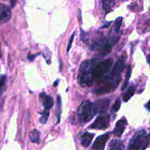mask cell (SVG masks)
<instances>
[{
    "label": "cell",
    "instance_id": "13",
    "mask_svg": "<svg viewBox=\"0 0 150 150\" xmlns=\"http://www.w3.org/2000/svg\"><path fill=\"white\" fill-rule=\"evenodd\" d=\"M103 9L106 13L112 11L115 5V0H102Z\"/></svg>",
    "mask_w": 150,
    "mask_h": 150
},
{
    "label": "cell",
    "instance_id": "14",
    "mask_svg": "<svg viewBox=\"0 0 150 150\" xmlns=\"http://www.w3.org/2000/svg\"><path fill=\"white\" fill-rule=\"evenodd\" d=\"M30 138L32 143H35V144H39L40 143V132L34 129L32 131H31L30 134Z\"/></svg>",
    "mask_w": 150,
    "mask_h": 150
},
{
    "label": "cell",
    "instance_id": "26",
    "mask_svg": "<svg viewBox=\"0 0 150 150\" xmlns=\"http://www.w3.org/2000/svg\"><path fill=\"white\" fill-rule=\"evenodd\" d=\"M2 57V52H1V47H0V58Z\"/></svg>",
    "mask_w": 150,
    "mask_h": 150
},
{
    "label": "cell",
    "instance_id": "21",
    "mask_svg": "<svg viewBox=\"0 0 150 150\" xmlns=\"http://www.w3.org/2000/svg\"><path fill=\"white\" fill-rule=\"evenodd\" d=\"M75 32H74V33H73V35H71V37H70V40H69V43H68V45H67V53L69 52L70 48H71V46H72V43H73V41L74 37H75Z\"/></svg>",
    "mask_w": 150,
    "mask_h": 150
},
{
    "label": "cell",
    "instance_id": "20",
    "mask_svg": "<svg viewBox=\"0 0 150 150\" xmlns=\"http://www.w3.org/2000/svg\"><path fill=\"white\" fill-rule=\"evenodd\" d=\"M120 107H121V99L119 98V99L115 102L114 105H113L112 108H111V113H116L119 110Z\"/></svg>",
    "mask_w": 150,
    "mask_h": 150
},
{
    "label": "cell",
    "instance_id": "8",
    "mask_svg": "<svg viewBox=\"0 0 150 150\" xmlns=\"http://www.w3.org/2000/svg\"><path fill=\"white\" fill-rule=\"evenodd\" d=\"M127 125V121L124 117L122 118L116 122L115 128L114 130V135L117 138H120L122 135L126 126Z\"/></svg>",
    "mask_w": 150,
    "mask_h": 150
},
{
    "label": "cell",
    "instance_id": "7",
    "mask_svg": "<svg viewBox=\"0 0 150 150\" xmlns=\"http://www.w3.org/2000/svg\"><path fill=\"white\" fill-rule=\"evenodd\" d=\"M12 17V11L8 6L0 3V23L7 22Z\"/></svg>",
    "mask_w": 150,
    "mask_h": 150
},
{
    "label": "cell",
    "instance_id": "5",
    "mask_svg": "<svg viewBox=\"0 0 150 150\" xmlns=\"http://www.w3.org/2000/svg\"><path fill=\"white\" fill-rule=\"evenodd\" d=\"M110 116L107 114L101 113L96 119V120L89 127V129L95 130H106L109 127Z\"/></svg>",
    "mask_w": 150,
    "mask_h": 150
},
{
    "label": "cell",
    "instance_id": "23",
    "mask_svg": "<svg viewBox=\"0 0 150 150\" xmlns=\"http://www.w3.org/2000/svg\"><path fill=\"white\" fill-rule=\"evenodd\" d=\"M146 108L148 110V111H150V100L147 102V104L146 105Z\"/></svg>",
    "mask_w": 150,
    "mask_h": 150
},
{
    "label": "cell",
    "instance_id": "25",
    "mask_svg": "<svg viewBox=\"0 0 150 150\" xmlns=\"http://www.w3.org/2000/svg\"><path fill=\"white\" fill-rule=\"evenodd\" d=\"M58 83H59V79H58V80H57V81H56V83H54V86H56V85H57V84H58Z\"/></svg>",
    "mask_w": 150,
    "mask_h": 150
},
{
    "label": "cell",
    "instance_id": "10",
    "mask_svg": "<svg viewBox=\"0 0 150 150\" xmlns=\"http://www.w3.org/2000/svg\"><path fill=\"white\" fill-rule=\"evenodd\" d=\"M110 102H111V100H109L108 99L96 101V102H95V105L98 113H104L106 111V110L108 108Z\"/></svg>",
    "mask_w": 150,
    "mask_h": 150
},
{
    "label": "cell",
    "instance_id": "17",
    "mask_svg": "<svg viewBox=\"0 0 150 150\" xmlns=\"http://www.w3.org/2000/svg\"><path fill=\"white\" fill-rule=\"evenodd\" d=\"M131 73H132V69H131V66H128V68H127V73H126L125 79H124V83H123L122 85V90H124L127 87V85H128V83H129V79L131 76Z\"/></svg>",
    "mask_w": 150,
    "mask_h": 150
},
{
    "label": "cell",
    "instance_id": "16",
    "mask_svg": "<svg viewBox=\"0 0 150 150\" xmlns=\"http://www.w3.org/2000/svg\"><path fill=\"white\" fill-rule=\"evenodd\" d=\"M7 77L6 75H1L0 76V96L3 94L4 91L6 89Z\"/></svg>",
    "mask_w": 150,
    "mask_h": 150
},
{
    "label": "cell",
    "instance_id": "2",
    "mask_svg": "<svg viewBox=\"0 0 150 150\" xmlns=\"http://www.w3.org/2000/svg\"><path fill=\"white\" fill-rule=\"evenodd\" d=\"M98 60L93 59L83 61L79 68L78 74V83L82 86H91L94 83L92 77V70L97 63Z\"/></svg>",
    "mask_w": 150,
    "mask_h": 150
},
{
    "label": "cell",
    "instance_id": "22",
    "mask_svg": "<svg viewBox=\"0 0 150 150\" xmlns=\"http://www.w3.org/2000/svg\"><path fill=\"white\" fill-rule=\"evenodd\" d=\"M10 4H11V7H14L15 4H16L17 0H10Z\"/></svg>",
    "mask_w": 150,
    "mask_h": 150
},
{
    "label": "cell",
    "instance_id": "11",
    "mask_svg": "<svg viewBox=\"0 0 150 150\" xmlns=\"http://www.w3.org/2000/svg\"><path fill=\"white\" fill-rule=\"evenodd\" d=\"M95 134L90 133V132H84L81 136V143L83 147L87 148L91 144L92 139H93Z\"/></svg>",
    "mask_w": 150,
    "mask_h": 150
},
{
    "label": "cell",
    "instance_id": "19",
    "mask_svg": "<svg viewBox=\"0 0 150 150\" xmlns=\"http://www.w3.org/2000/svg\"><path fill=\"white\" fill-rule=\"evenodd\" d=\"M49 110H46V109H44V111L42 113H41V115L42 116L40 119V121L42 123V124H46V122H47L49 116Z\"/></svg>",
    "mask_w": 150,
    "mask_h": 150
},
{
    "label": "cell",
    "instance_id": "9",
    "mask_svg": "<svg viewBox=\"0 0 150 150\" xmlns=\"http://www.w3.org/2000/svg\"><path fill=\"white\" fill-rule=\"evenodd\" d=\"M39 98L42 102V105L46 110H50L54 106V101L52 96H49L45 92H42L39 95Z\"/></svg>",
    "mask_w": 150,
    "mask_h": 150
},
{
    "label": "cell",
    "instance_id": "12",
    "mask_svg": "<svg viewBox=\"0 0 150 150\" xmlns=\"http://www.w3.org/2000/svg\"><path fill=\"white\" fill-rule=\"evenodd\" d=\"M109 150H124V145L122 140L113 139L110 142Z\"/></svg>",
    "mask_w": 150,
    "mask_h": 150
},
{
    "label": "cell",
    "instance_id": "24",
    "mask_svg": "<svg viewBox=\"0 0 150 150\" xmlns=\"http://www.w3.org/2000/svg\"><path fill=\"white\" fill-rule=\"evenodd\" d=\"M147 62H148V63L149 64V66H150V54H149L148 56H147Z\"/></svg>",
    "mask_w": 150,
    "mask_h": 150
},
{
    "label": "cell",
    "instance_id": "18",
    "mask_svg": "<svg viewBox=\"0 0 150 150\" xmlns=\"http://www.w3.org/2000/svg\"><path fill=\"white\" fill-rule=\"evenodd\" d=\"M122 20H123L122 17H119V18H116V21L114 22V30L116 33H117L119 31V30H120L122 24Z\"/></svg>",
    "mask_w": 150,
    "mask_h": 150
},
{
    "label": "cell",
    "instance_id": "1",
    "mask_svg": "<svg viewBox=\"0 0 150 150\" xmlns=\"http://www.w3.org/2000/svg\"><path fill=\"white\" fill-rule=\"evenodd\" d=\"M114 61L112 59H107L97 63L92 70V77L94 82L98 84H104L111 79V69Z\"/></svg>",
    "mask_w": 150,
    "mask_h": 150
},
{
    "label": "cell",
    "instance_id": "4",
    "mask_svg": "<svg viewBox=\"0 0 150 150\" xmlns=\"http://www.w3.org/2000/svg\"><path fill=\"white\" fill-rule=\"evenodd\" d=\"M149 135L145 130L135 132L130 140L129 150H145L149 143Z\"/></svg>",
    "mask_w": 150,
    "mask_h": 150
},
{
    "label": "cell",
    "instance_id": "6",
    "mask_svg": "<svg viewBox=\"0 0 150 150\" xmlns=\"http://www.w3.org/2000/svg\"><path fill=\"white\" fill-rule=\"evenodd\" d=\"M110 137V132L100 135L95 139L94 144H92V149L94 150H104L106 144Z\"/></svg>",
    "mask_w": 150,
    "mask_h": 150
},
{
    "label": "cell",
    "instance_id": "15",
    "mask_svg": "<svg viewBox=\"0 0 150 150\" xmlns=\"http://www.w3.org/2000/svg\"><path fill=\"white\" fill-rule=\"evenodd\" d=\"M135 91V87L134 86H131L129 88V89L127 90V93H126L124 95V96H123V100H124V102H127V101H129L130 99V98L134 95Z\"/></svg>",
    "mask_w": 150,
    "mask_h": 150
},
{
    "label": "cell",
    "instance_id": "3",
    "mask_svg": "<svg viewBox=\"0 0 150 150\" xmlns=\"http://www.w3.org/2000/svg\"><path fill=\"white\" fill-rule=\"evenodd\" d=\"M98 113L95 103H92L90 101H84L78 107L77 113L78 122L81 124H87Z\"/></svg>",
    "mask_w": 150,
    "mask_h": 150
}]
</instances>
